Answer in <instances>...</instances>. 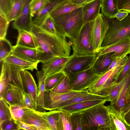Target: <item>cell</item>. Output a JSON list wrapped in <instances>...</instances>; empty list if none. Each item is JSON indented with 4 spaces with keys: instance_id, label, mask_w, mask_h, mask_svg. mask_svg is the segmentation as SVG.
Masks as SVG:
<instances>
[{
    "instance_id": "cell-1",
    "label": "cell",
    "mask_w": 130,
    "mask_h": 130,
    "mask_svg": "<svg viewBox=\"0 0 130 130\" xmlns=\"http://www.w3.org/2000/svg\"><path fill=\"white\" fill-rule=\"evenodd\" d=\"M30 32L38 45V60L42 64L58 57H67L70 55L72 43L68 41L66 37L58 34H50L32 23Z\"/></svg>"
},
{
    "instance_id": "cell-2",
    "label": "cell",
    "mask_w": 130,
    "mask_h": 130,
    "mask_svg": "<svg viewBox=\"0 0 130 130\" xmlns=\"http://www.w3.org/2000/svg\"><path fill=\"white\" fill-rule=\"evenodd\" d=\"M53 18L57 32L71 40L77 36L83 27L82 7Z\"/></svg>"
},
{
    "instance_id": "cell-3",
    "label": "cell",
    "mask_w": 130,
    "mask_h": 130,
    "mask_svg": "<svg viewBox=\"0 0 130 130\" xmlns=\"http://www.w3.org/2000/svg\"><path fill=\"white\" fill-rule=\"evenodd\" d=\"M81 112L83 130H111L107 107L104 104Z\"/></svg>"
},
{
    "instance_id": "cell-4",
    "label": "cell",
    "mask_w": 130,
    "mask_h": 130,
    "mask_svg": "<svg viewBox=\"0 0 130 130\" xmlns=\"http://www.w3.org/2000/svg\"><path fill=\"white\" fill-rule=\"evenodd\" d=\"M125 64L113 67L104 72L87 91L96 95L108 96L110 90L117 83L120 74Z\"/></svg>"
},
{
    "instance_id": "cell-5",
    "label": "cell",
    "mask_w": 130,
    "mask_h": 130,
    "mask_svg": "<svg viewBox=\"0 0 130 130\" xmlns=\"http://www.w3.org/2000/svg\"><path fill=\"white\" fill-rule=\"evenodd\" d=\"M108 19L109 26L102 47L112 44L121 39L130 37V14L121 21L116 18Z\"/></svg>"
},
{
    "instance_id": "cell-6",
    "label": "cell",
    "mask_w": 130,
    "mask_h": 130,
    "mask_svg": "<svg viewBox=\"0 0 130 130\" xmlns=\"http://www.w3.org/2000/svg\"><path fill=\"white\" fill-rule=\"evenodd\" d=\"M93 21L86 24L77 36L70 41L72 43L71 47L74 55L82 56L95 54L91 43L90 36Z\"/></svg>"
},
{
    "instance_id": "cell-7",
    "label": "cell",
    "mask_w": 130,
    "mask_h": 130,
    "mask_svg": "<svg viewBox=\"0 0 130 130\" xmlns=\"http://www.w3.org/2000/svg\"><path fill=\"white\" fill-rule=\"evenodd\" d=\"M108 19L100 13L93 21L90 33L91 43L95 53L99 52L109 27Z\"/></svg>"
},
{
    "instance_id": "cell-8",
    "label": "cell",
    "mask_w": 130,
    "mask_h": 130,
    "mask_svg": "<svg viewBox=\"0 0 130 130\" xmlns=\"http://www.w3.org/2000/svg\"><path fill=\"white\" fill-rule=\"evenodd\" d=\"M67 75L72 89L80 91H87L101 75L95 72L92 67L82 71Z\"/></svg>"
},
{
    "instance_id": "cell-9",
    "label": "cell",
    "mask_w": 130,
    "mask_h": 130,
    "mask_svg": "<svg viewBox=\"0 0 130 130\" xmlns=\"http://www.w3.org/2000/svg\"><path fill=\"white\" fill-rule=\"evenodd\" d=\"M96 57V53L82 56L73 55L66 63L62 70L69 75L85 70L92 67Z\"/></svg>"
},
{
    "instance_id": "cell-10",
    "label": "cell",
    "mask_w": 130,
    "mask_h": 130,
    "mask_svg": "<svg viewBox=\"0 0 130 130\" xmlns=\"http://www.w3.org/2000/svg\"><path fill=\"white\" fill-rule=\"evenodd\" d=\"M88 92L87 91L74 90L67 93H59L50 90L45 91L44 95V109L49 111L54 110L59 103Z\"/></svg>"
},
{
    "instance_id": "cell-11",
    "label": "cell",
    "mask_w": 130,
    "mask_h": 130,
    "mask_svg": "<svg viewBox=\"0 0 130 130\" xmlns=\"http://www.w3.org/2000/svg\"><path fill=\"white\" fill-rule=\"evenodd\" d=\"M110 52H113L111 56L113 59L129 54L130 37L121 39L112 44L101 47L97 55L98 56Z\"/></svg>"
},
{
    "instance_id": "cell-12",
    "label": "cell",
    "mask_w": 130,
    "mask_h": 130,
    "mask_svg": "<svg viewBox=\"0 0 130 130\" xmlns=\"http://www.w3.org/2000/svg\"><path fill=\"white\" fill-rule=\"evenodd\" d=\"M3 98L9 105H16L22 107H27L25 104L24 94L18 86L8 83L7 88L0 98Z\"/></svg>"
},
{
    "instance_id": "cell-13",
    "label": "cell",
    "mask_w": 130,
    "mask_h": 130,
    "mask_svg": "<svg viewBox=\"0 0 130 130\" xmlns=\"http://www.w3.org/2000/svg\"><path fill=\"white\" fill-rule=\"evenodd\" d=\"M111 130H130L124 115L111 104L106 106Z\"/></svg>"
},
{
    "instance_id": "cell-14",
    "label": "cell",
    "mask_w": 130,
    "mask_h": 130,
    "mask_svg": "<svg viewBox=\"0 0 130 130\" xmlns=\"http://www.w3.org/2000/svg\"><path fill=\"white\" fill-rule=\"evenodd\" d=\"M22 121L35 127L37 130H51L46 118L40 112L29 109L23 116Z\"/></svg>"
},
{
    "instance_id": "cell-15",
    "label": "cell",
    "mask_w": 130,
    "mask_h": 130,
    "mask_svg": "<svg viewBox=\"0 0 130 130\" xmlns=\"http://www.w3.org/2000/svg\"><path fill=\"white\" fill-rule=\"evenodd\" d=\"M31 0H27L24 8L20 15L13 22L12 27L18 30H24L30 32L32 23L29 3Z\"/></svg>"
},
{
    "instance_id": "cell-16",
    "label": "cell",
    "mask_w": 130,
    "mask_h": 130,
    "mask_svg": "<svg viewBox=\"0 0 130 130\" xmlns=\"http://www.w3.org/2000/svg\"><path fill=\"white\" fill-rule=\"evenodd\" d=\"M24 83L26 92H27L32 101L34 108L37 111V87L32 76L26 70H20Z\"/></svg>"
},
{
    "instance_id": "cell-17",
    "label": "cell",
    "mask_w": 130,
    "mask_h": 130,
    "mask_svg": "<svg viewBox=\"0 0 130 130\" xmlns=\"http://www.w3.org/2000/svg\"><path fill=\"white\" fill-rule=\"evenodd\" d=\"M73 55L72 54L68 57H58L48 62L42 64L41 69L45 78L62 71L67 62Z\"/></svg>"
},
{
    "instance_id": "cell-18",
    "label": "cell",
    "mask_w": 130,
    "mask_h": 130,
    "mask_svg": "<svg viewBox=\"0 0 130 130\" xmlns=\"http://www.w3.org/2000/svg\"><path fill=\"white\" fill-rule=\"evenodd\" d=\"M101 5V0H95L84 5L82 7L83 27L88 22L94 20L100 13Z\"/></svg>"
},
{
    "instance_id": "cell-19",
    "label": "cell",
    "mask_w": 130,
    "mask_h": 130,
    "mask_svg": "<svg viewBox=\"0 0 130 130\" xmlns=\"http://www.w3.org/2000/svg\"><path fill=\"white\" fill-rule=\"evenodd\" d=\"M25 60L38 63L37 48H30L15 45L13 46L11 54Z\"/></svg>"
},
{
    "instance_id": "cell-20",
    "label": "cell",
    "mask_w": 130,
    "mask_h": 130,
    "mask_svg": "<svg viewBox=\"0 0 130 130\" xmlns=\"http://www.w3.org/2000/svg\"><path fill=\"white\" fill-rule=\"evenodd\" d=\"M107 101L106 100H93L84 101L62 107L59 110L68 111L71 113L80 112L95 106L104 104Z\"/></svg>"
},
{
    "instance_id": "cell-21",
    "label": "cell",
    "mask_w": 130,
    "mask_h": 130,
    "mask_svg": "<svg viewBox=\"0 0 130 130\" xmlns=\"http://www.w3.org/2000/svg\"><path fill=\"white\" fill-rule=\"evenodd\" d=\"M3 61L20 70H29L31 71L34 70H38V63L25 60L11 54L4 59Z\"/></svg>"
},
{
    "instance_id": "cell-22",
    "label": "cell",
    "mask_w": 130,
    "mask_h": 130,
    "mask_svg": "<svg viewBox=\"0 0 130 130\" xmlns=\"http://www.w3.org/2000/svg\"><path fill=\"white\" fill-rule=\"evenodd\" d=\"M84 5L74 4L69 0H65L56 6L49 14L53 18L59 17L71 12Z\"/></svg>"
},
{
    "instance_id": "cell-23",
    "label": "cell",
    "mask_w": 130,
    "mask_h": 130,
    "mask_svg": "<svg viewBox=\"0 0 130 130\" xmlns=\"http://www.w3.org/2000/svg\"><path fill=\"white\" fill-rule=\"evenodd\" d=\"M113 52H110L97 56L92 68L98 74L101 75L108 68L114 59L111 57Z\"/></svg>"
},
{
    "instance_id": "cell-24",
    "label": "cell",
    "mask_w": 130,
    "mask_h": 130,
    "mask_svg": "<svg viewBox=\"0 0 130 130\" xmlns=\"http://www.w3.org/2000/svg\"><path fill=\"white\" fill-rule=\"evenodd\" d=\"M98 100H106L109 102L108 96L99 95L88 92L59 103L56 106L54 110H58L64 106L84 101Z\"/></svg>"
},
{
    "instance_id": "cell-25",
    "label": "cell",
    "mask_w": 130,
    "mask_h": 130,
    "mask_svg": "<svg viewBox=\"0 0 130 130\" xmlns=\"http://www.w3.org/2000/svg\"><path fill=\"white\" fill-rule=\"evenodd\" d=\"M18 31L19 34L15 45L32 48L38 47L36 41L30 32L22 30Z\"/></svg>"
},
{
    "instance_id": "cell-26",
    "label": "cell",
    "mask_w": 130,
    "mask_h": 130,
    "mask_svg": "<svg viewBox=\"0 0 130 130\" xmlns=\"http://www.w3.org/2000/svg\"><path fill=\"white\" fill-rule=\"evenodd\" d=\"M65 0H50L44 7L32 18V23L39 26L50 12L57 5Z\"/></svg>"
},
{
    "instance_id": "cell-27",
    "label": "cell",
    "mask_w": 130,
    "mask_h": 130,
    "mask_svg": "<svg viewBox=\"0 0 130 130\" xmlns=\"http://www.w3.org/2000/svg\"><path fill=\"white\" fill-rule=\"evenodd\" d=\"M118 1V0H101V13L108 19H114L119 11Z\"/></svg>"
},
{
    "instance_id": "cell-28",
    "label": "cell",
    "mask_w": 130,
    "mask_h": 130,
    "mask_svg": "<svg viewBox=\"0 0 130 130\" xmlns=\"http://www.w3.org/2000/svg\"><path fill=\"white\" fill-rule=\"evenodd\" d=\"M126 79L122 89L115 104V108L121 112L128 95L130 86V69L126 74Z\"/></svg>"
},
{
    "instance_id": "cell-29",
    "label": "cell",
    "mask_w": 130,
    "mask_h": 130,
    "mask_svg": "<svg viewBox=\"0 0 130 130\" xmlns=\"http://www.w3.org/2000/svg\"><path fill=\"white\" fill-rule=\"evenodd\" d=\"M36 75L38 80L37 87V105L44 109V95L45 91L44 74L41 70L37 71Z\"/></svg>"
},
{
    "instance_id": "cell-30",
    "label": "cell",
    "mask_w": 130,
    "mask_h": 130,
    "mask_svg": "<svg viewBox=\"0 0 130 130\" xmlns=\"http://www.w3.org/2000/svg\"><path fill=\"white\" fill-rule=\"evenodd\" d=\"M27 0H12L11 9L7 19L9 22L14 20L20 14L26 5Z\"/></svg>"
},
{
    "instance_id": "cell-31",
    "label": "cell",
    "mask_w": 130,
    "mask_h": 130,
    "mask_svg": "<svg viewBox=\"0 0 130 130\" xmlns=\"http://www.w3.org/2000/svg\"><path fill=\"white\" fill-rule=\"evenodd\" d=\"M71 114L72 113L68 111L59 110L57 130H72Z\"/></svg>"
},
{
    "instance_id": "cell-32",
    "label": "cell",
    "mask_w": 130,
    "mask_h": 130,
    "mask_svg": "<svg viewBox=\"0 0 130 130\" xmlns=\"http://www.w3.org/2000/svg\"><path fill=\"white\" fill-rule=\"evenodd\" d=\"M50 91L59 93H64L74 90L70 86L68 76L65 73Z\"/></svg>"
},
{
    "instance_id": "cell-33",
    "label": "cell",
    "mask_w": 130,
    "mask_h": 130,
    "mask_svg": "<svg viewBox=\"0 0 130 130\" xmlns=\"http://www.w3.org/2000/svg\"><path fill=\"white\" fill-rule=\"evenodd\" d=\"M59 110H55L47 112H40L46 118L51 130H57Z\"/></svg>"
},
{
    "instance_id": "cell-34",
    "label": "cell",
    "mask_w": 130,
    "mask_h": 130,
    "mask_svg": "<svg viewBox=\"0 0 130 130\" xmlns=\"http://www.w3.org/2000/svg\"><path fill=\"white\" fill-rule=\"evenodd\" d=\"M10 65L3 61L0 78V96L1 97L6 90L8 84V77Z\"/></svg>"
},
{
    "instance_id": "cell-35",
    "label": "cell",
    "mask_w": 130,
    "mask_h": 130,
    "mask_svg": "<svg viewBox=\"0 0 130 130\" xmlns=\"http://www.w3.org/2000/svg\"><path fill=\"white\" fill-rule=\"evenodd\" d=\"M126 79V75L123 78L116 84L110 90L108 96L109 102L113 105L116 102L124 84Z\"/></svg>"
},
{
    "instance_id": "cell-36",
    "label": "cell",
    "mask_w": 130,
    "mask_h": 130,
    "mask_svg": "<svg viewBox=\"0 0 130 130\" xmlns=\"http://www.w3.org/2000/svg\"><path fill=\"white\" fill-rule=\"evenodd\" d=\"M38 26L50 34L53 35L58 34L56 31L53 19L49 14L46 16Z\"/></svg>"
},
{
    "instance_id": "cell-37",
    "label": "cell",
    "mask_w": 130,
    "mask_h": 130,
    "mask_svg": "<svg viewBox=\"0 0 130 130\" xmlns=\"http://www.w3.org/2000/svg\"><path fill=\"white\" fill-rule=\"evenodd\" d=\"M65 74L62 70L45 78V91L50 90L52 89Z\"/></svg>"
},
{
    "instance_id": "cell-38",
    "label": "cell",
    "mask_w": 130,
    "mask_h": 130,
    "mask_svg": "<svg viewBox=\"0 0 130 130\" xmlns=\"http://www.w3.org/2000/svg\"><path fill=\"white\" fill-rule=\"evenodd\" d=\"M12 119L9 105L3 98H0V123Z\"/></svg>"
},
{
    "instance_id": "cell-39",
    "label": "cell",
    "mask_w": 130,
    "mask_h": 130,
    "mask_svg": "<svg viewBox=\"0 0 130 130\" xmlns=\"http://www.w3.org/2000/svg\"><path fill=\"white\" fill-rule=\"evenodd\" d=\"M0 61L1 62L11 54L13 46L6 38L0 39Z\"/></svg>"
},
{
    "instance_id": "cell-40",
    "label": "cell",
    "mask_w": 130,
    "mask_h": 130,
    "mask_svg": "<svg viewBox=\"0 0 130 130\" xmlns=\"http://www.w3.org/2000/svg\"><path fill=\"white\" fill-rule=\"evenodd\" d=\"M12 118L14 120L22 121V117L25 113L29 109L27 107H22L17 105H9Z\"/></svg>"
},
{
    "instance_id": "cell-41",
    "label": "cell",
    "mask_w": 130,
    "mask_h": 130,
    "mask_svg": "<svg viewBox=\"0 0 130 130\" xmlns=\"http://www.w3.org/2000/svg\"><path fill=\"white\" fill-rule=\"evenodd\" d=\"M50 0H31L29 8L32 18L38 12L42 9Z\"/></svg>"
},
{
    "instance_id": "cell-42",
    "label": "cell",
    "mask_w": 130,
    "mask_h": 130,
    "mask_svg": "<svg viewBox=\"0 0 130 130\" xmlns=\"http://www.w3.org/2000/svg\"><path fill=\"white\" fill-rule=\"evenodd\" d=\"M71 122L72 130H83L81 112L72 113Z\"/></svg>"
},
{
    "instance_id": "cell-43",
    "label": "cell",
    "mask_w": 130,
    "mask_h": 130,
    "mask_svg": "<svg viewBox=\"0 0 130 130\" xmlns=\"http://www.w3.org/2000/svg\"><path fill=\"white\" fill-rule=\"evenodd\" d=\"M12 4V0H0V14L7 19Z\"/></svg>"
},
{
    "instance_id": "cell-44",
    "label": "cell",
    "mask_w": 130,
    "mask_h": 130,
    "mask_svg": "<svg viewBox=\"0 0 130 130\" xmlns=\"http://www.w3.org/2000/svg\"><path fill=\"white\" fill-rule=\"evenodd\" d=\"M7 19L0 14V38H6L7 31L9 23Z\"/></svg>"
},
{
    "instance_id": "cell-45",
    "label": "cell",
    "mask_w": 130,
    "mask_h": 130,
    "mask_svg": "<svg viewBox=\"0 0 130 130\" xmlns=\"http://www.w3.org/2000/svg\"><path fill=\"white\" fill-rule=\"evenodd\" d=\"M0 127L1 130H18V126L13 119L0 123Z\"/></svg>"
},
{
    "instance_id": "cell-46",
    "label": "cell",
    "mask_w": 130,
    "mask_h": 130,
    "mask_svg": "<svg viewBox=\"0 0 130 130\" xmlns=\"http://www.w3.org/2000/svg\"><path fill=\"white\" fill-rule=\"evenodd\" d=\"M14 121L18 126V130H37L35 126L24 122L18 120H14Z\"/></svg>"
},
{
    "instance_id": "cell-47",
    "label": "cell",
    "mask_w": 130,
    "mask_h": 130,
    "mask_svg": "<svg viewBox=\"0 0 130 130\" xmlns=\"http://www.w3.org/2000/svg\"><path fill=\"white\" fill-rule=\"evenodd\" d=\"M130 69V53L128 58L124 65L119 77L117 83L121 81Z\"/></svg>"
},
{
    "instance_id": "cell-48",
    "label": "cell",
    "mask_w": 130,
    "mask_h": 130,
    "mask_svg": "<svg viewBox=\"0 0 130 130\" xmlns=\"http://www.w3.org/2000/svg\"><path fill=\"white\" fill-rule=\"evenodd\" d=\"M24 98L26 107L30 109L35 110L32 100L27 92L25 93Z\"/></svg>"
},
{
    "instance_id": "cell-49",
    "label": "cell",
    "mask_w": 130,
    "mask_h": 130,
    "mask_svg": "<svg viewBox=\"0 0 130 130\" xmlns=\"http://www.w3.org/2000/svg\"><path fill=\"white\" fill-rule=\"evenodd\" d=\"M130 6V0H118L117 6L119 10H122Z\"/></svg>"
},
{
    "instance_id": "cell-50",
    "label": "cell",
    "mask_w": 130,
    "mask_h": 130,
    "mask_svg": "<svg viewBox=\"0 0 130 130\" xmlns=\"http://www.w3.org/2000/svg\"><path fill=\"white\" fill-rule=\"evenodd\" d=\"M129 13L126 11H121L119 10L115 16V18L119 21H121L124 19L128 15Z\"/></svg>"
},
{
    "instance_id": "cell-51",
    "label": "cell",
    "mask_w": 130,
    "mask_h": 130,
    "mask_svg": "<svg viewBox=\"0 0 130 130\" xmlns=\"http://www.w3.org/2000/svg\"><path fill=\"white\" fill-rule=\"evenodd\" d=\"M130 110V96L127 97L126 99L125 104L121 112L124 115Z\"/></svg>"
},
{
    "instance_id": "cell-52",
    "label": "cell",
    "mask_w": 130,
    "mask_h": 130,
    "mask_svg": "<svg viewBox=\"0 0 130 130\" xmlns=\"http://www.w3.org/2000/svg\"><path fill=\"white\" fill-rule=\"evenodd\" d=\"M124 117L126 122L130 125V110L124 115Z\"/></svg>"
},
{
    "instance_id": "cell-53",
    "label": "cell",
    "mask_w": 130,
    "mask_h": 130,
    "mask_svg": "<svg viewBox=\"0 0 130 130\" xmlns=\"http://www.w3.org/2000/svg\"><path fill=\"white\" fill-rule=\"evenodd\" d=\"M72 3L77 5H84L87 0H69Z\"/></svg>"
},
{
    "instance_id": "cell-54",
    "label": "cell",
    "mask_w": 130,
    "mask_h": 130,
    "mask_svg": "<svg viewBox=\"0 0 130 130\" xmlns=\"http://www.w3.org/2000/svg\"><path fill=\"white\" fill-rule=\"evenodd\" d=\"M123 10L127 11L130 14V6H129L122 9Z\"/></svg>"
},
{
    "instance_id": "cell-55",
    "label": "cell",
    "mask_w": 130,
    "mask_h": 130,
    "mask_svg": "<svg viewBox=\"0 0 130 130\" xmlns=\"http://www.w3.org/2000/svg\"><path fill=\"white\" fill-rule=\"evenodd\" d=\"M95 0H87L85 3H84V4H86L88 3H89L90 2H92L93 1H94Z\"/></svg>"
},
{
    "instance_id": "cell-56",
    "label": "cell",
    "mask_w": 130,
    "mask_h": 130,
    "mask_svg": "<svg viewBox=\"0 0 130 130\" xmlns=\"http://www.w3.org/2000/svg\"><path fill=\"white\" fill-rule=\"evenodd\" d=\"M130 96V87H129V90L128 93V95L127 98L128 96Z\"/></svg>"
}]
</instances>
